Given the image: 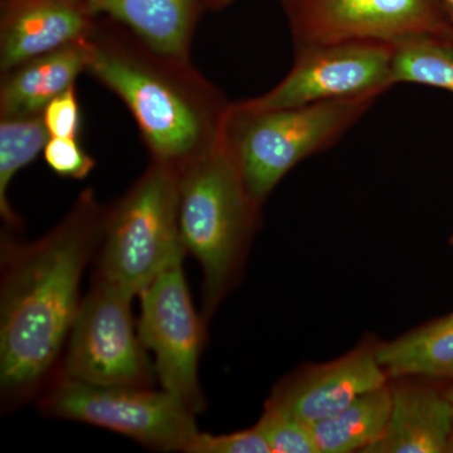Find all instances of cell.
<instances>
[{
  "mask_svg": "<svg viewBox=\"0 0 453 453\" xmlns=\"http://www.w3.org/2000/svg\"><path fill=\"white\" fill-rule=\"evenodd\" d=\"M107 208L85 189L35 242L3 240L0 388L8 404L37 395L61 356L79 311L80 283L100 249Z\"/></svg>",
  "mask_w": 453,
  "mask_h": 453,
  "instance_id": "6da1fadb",
  "label": "cell"
},
{
  "mask_svg": "<svg viewBox=\"0 0 453 453\" xmlns=\"http://www.w3.org/2000/svg\"><path fill=\"white\" fill-rule=\"evenodd\" d=\"M88 42V73L129 109L151 160L179 172L219 145L231 104L189 58L157 52L110 18Z\"/></svg>",
  "mask_w": 453,
  "mask_h": 453,
  "instance_id": "7a4b0ae2",
  "label": "cell"
},
{
  "mask_svg": "<svg viewBox=\"0 0 453 453\" xmlns=\"http://www.w3.org/2000/svg\"><path fill=\"white\" fill-rule=\"evenodd\" d=\"M179 225L186 251L203 271V319L237 282L261 207L222 142L179 170Z\"/></svg>",
  "mask_w": 453,
  "mask_h": 453,
  "instance_id": "3957f363",
  "label": "cell"
},
{
  "mask_svg": "<svg viewBox=\"0 0 453 453\" xmlns=\"http://www.w3.org/2000/svg\"><path fill=\"white\" fill-rule=\"evenodd\" d=\"M380 96L344 98L288 109L231 104L222 139L250 196L262 207L288 173L336 144Z\"/></svg>",
  "mask_w": 453,
  "mask_h": 453,
  "instance_id": "277c9868",
  "label": "cell"
},
{
  "mask_svg": "<svg viewBox=\"0 0 453 453\" xmlns=\"http://www.w3.org/2000/svg\"><path fill=\"white\" fill-rule=\"evenodd\" d=\"M179 225V178L151 160L115 204L107 208L95 279L127 294L142 291L186 255Z\"/></svg>",
  "mask_w": 453,
  "mask_h": 453,
  "instance_id": "5b68a950",
  "label": "cell"
},
{
  "mask_svg": "<svg viewBox=\"0 0 453 453\" xmlns=\"http://www.w3.org/2000/svg\"><path fill=\"white\" fill-rule=\"evenodd\" d=\"M52 418L88 423L162 452H186L198 434L195 411L166 390L101 387L58 374L41 396Z\"/></svg>",
  "mask_w": 453,
  "mask_h": 453,
  "instance_id": "8992f818",
  "label": "cell"
},
{
  "mask_svg": "<svg viewBox=\"0 0 453 453\" xmlns=\"http://www.w3.org/2000/svg\"><path fill=\"white\" fill-rule=\"evenodd\" d=\"M133 297L94 279L71 327L59 374L94 386L153 388L155 371L135 330Z\"/></svg>",
  "mask_w": 453,
  "mask_h": 453,
  "instance_id": "52a82bcc",
  "label": "cell"
},
{
  "mask_svg": "<svg viewBox=\"0 0 453 453\" xmlns=\"http://www.w3.org/2000/svg\"><path fill=\"white\" fill-rule=\"evenodd\" d=\"M295 49L339 42H401L438 35L453 42L442 0H280Z\"/></svg>",
  "mask_w": 453,
  "mask_h": 453,
  "instance_id": "ba28073f",
  "label": "cell"
},
{
  "mask_svg": "<svg viewBox=\"0 0 453 453\" xmlns=\"http://www.w3.org/2000/svg\"><path fill=\"white\" fill-rule=\"evenodd\" d=\"M395 46L354 41L295 49L291 70L266 94L241 101L256 110L288 109L362 96H380L393 82Z\"/></svg>",
  "mask_w": 453,
  "mask_h": 453,
  "instance_id": "9c48e42d",
  "label": "cell"
},
{
  "mask_svg": "<svg viewBox=\"0 0 453 453\" xmlns=\"http://www.w3.org/2000/svg\"><path fill=\"white\" fill-rule=\"evenodd\" d=\"M140 297L139 335L154 354L155 375L198 414L205 405L198 375L205 320L196 312L181 265L157 276Z\"/></svg>",
  "mask_w": 453,
  "mask_h": 453,
  "instance_id": "30bf717a",
  "label": "cell"
},
{
  "mask_svg": "<svg viewBox=\"0 0 453 453\" xmlns=\"http://www.w3.org/2000/svg\"><path fill=\"white\" fill-rule=\"evenodd\" d=\"M377 342L366 339L338 359L297 369L277 383L265 408L309 426L339 413L357 396L388 383Z\"/></svg>",
  "mask_w": 453,
  "mask_h": 453,
  "instance_id": "8fae6325",
  "label": "cell"
},
{
  "mask_svg": "<svg viewBox=\"0 0 453 453\" xmlns=\"http://www.w3.org/2000/svg\"><path fill=\"white\" fill-rule=\"evenodd\" d=\"M96 17L88 0H3L0 71L85 40Z\"/></svg>",
  "mask_w": 453,
  "mask_h": 453,
  "instance_id": "7c38bea8",
  "label": "cell"
},
{
  "mask_svg": "<svg viewBox=\"0 0 453 453\" xmlns=\"http://www.w3.org/2000/svg\"><path fill=\"white\" fill-rule=\"evenodd\" d=\"M392 411L383 437L365 453H447L453 432V405L445 384L389 380Z\"/></svg>",
  "mask_w": 453,
  "mask_h": 453,
  "instance_id": "4fadbf2b",
  "label": "cell"
},
{
  "mask_svg": "<svg viewBox=\"0 0 453 453\" xmlns=\"http://www.w3.org/2000/svg\"><path fill=\"white\" fill-rule=\"evenodd\" d=\"M89 52L88 37L3 73L0 118L43 113L50 101L76 85L80 74L88 73Z\"/></svg>",
  "mask_w": 453,
  "mask_h": 453,
  "instance_id": "5bb4252c",
  "label": "cell"
},
{
  "mask_svg": "<svg viewBox=\"0 0 453 453\" xmlns=\"http://www.w3.org/2000/svg\"><path fill=\"white\" fill-rule=\"evenodd\" d=\"M96 16L104 14L164 55L189 58L190 44L203 0H88Z\"/></svg>",
  "mask_w": 453,
  "mask_h": 453,
  "instance_id": "9a60e30c",
  "label": "cell"
},
{
  "mask_svg": "<svg viewBox=\"0 0 453 453\" xmlns=\"http://www.w3.org/2000/svg\"><path fill=\"white\" fill-rule=\"evenodd\" d=\"M377 357L389 380L453 384V312L392 342H378Z\"/></svg>",
  "mask_w": 453,
  "mask_h": 453,
  "instance_id": "2e32d148",
  "label": "cell"
},
{
  "mask_svg": "<svg viewBox=\"0 0 453 453\" xmlns=\"http://www.w3.org/2000/svg\"><path fill=\"white\" fill-rule=\"evenodd\" d=\"M392 411L390 384L369 390L344 410L309 427L319 453H365L383 437Z\"/></svg>",
  "mask_w": 453,
  "mask_h": 453,
  "instance_id": "e0dca14e",
  "label": "cell"
},
{
  "mask_svg": "<svg viewBox=\"0 0 453 453\" xmlns=\"http://www.w3.org/2000/svg\"><path fill=\"white\" fill-rule=\"evenodd\" d=\"M50 139L43 113L0 118V214L8 226L19 225L8 201L9 186L17 173L44 150Z\"/></svg>",
  "mask_w": 453,
  "mask_h": 453,
  "instance_id": "ac0fdd59",
  "label": "cell"
},
{
  "mask_svg": "<svg viewBox=\"0 0 453 453\" xmlns=\"http://www.w3.org/2000/svg\"><path fill=\"white\" fill-rule=\"evenodd\" d=\"M393 82L431 86L453 94V42L422 35L395 44Z\"/></svg>",
  "mask_w": 453,
  "mask_h": 453,
  "instance_id": "d6986e66",
  "label": "cell"
},
{
  "mask_svg": "<svg viewBox=\"0 0 453 453\" xmlns=\"http://www.w3.org/2000/svg\"><path fill=\"white\" fill-rule=\"evenodd\" d=\"M256 426L270 446L271 453H319L309 425L288 414L265 408Z\"/></svg>",
  "mask_w": 453,
  "mask_h": 453,
  "instance_id": "ffe728a7",
  "label": "cell"
},
{
  "mask_svg": "<svg viewBox=\"0 0 453 453\" xmlns=\"http://www.w3.org/2000/svg\"><path fill=\"white\" fill-rule=\"evenodd\" d=\"M187 453H271L270 446L257 426L226 434L198 432L190 441Z\"/></svg>",
  "mask_w": 453,
  "mask_h": 453,
  "instance_id": "44dd1931",
  "label": "cell"
},
{
  "mask_svg": "<svg viewBox=\"0 0 453 453\" xmlns=\"http://www.w3.org/2000/svg\"><path fill=\"white\" fill-rule=\"evenodd\" d=\"M43 157L57 175L77 180L88 177L96 165L77 139L50 138L44 148Z\"/></svg>",
  "mask_w": 453,
  "mask_h": 453,
  "instance_id": "7402d4cb",
  "label": "cell"
},
{
  "mask_svg": "<svg viewBox=\"0 0 453 453\" xmlns=\"http://www.w3.org/2000/svg\"><path fill=\"white\" fill-rule=\"evenodd\" d=\"M50 138L77 139L81 125L76 85L50 101L43 111Z\"/></svg>",
  "mask_w": 453,
  "mask_h": 453,
  "instance_id": "603a6c76",
  "label": "cell"
},
{
  "mask_svg": "<svg viewBox=\"0 0 453 453\" xmlns=\"http://www.w3.org/2000/svg\"><path fill=\"white\" fill-rule=\"evenodd\" d=\"M234 0H203V4H204L205 9H214V11H219V9L226 8V5L231 4Z\"/></svg>",
  "mask_w": 453,
  "mask_h": 453,
  "instance_id": "cb8c5ba5",
  "label": "cell"
},
{
  "mask_svg": "<svg viewBox=\"0 0 453 453\" xmlns=\"http://www.w3.org/2000/svg\"><path fill=\"white\" fill-rule=\"evenodd\" d=\"M445 393L453 405V384H447V386H445Z\"/></svg>",
  "mask_w": 453,
  "mask_h": 453,
  "instance_id": "d4e9b609",
  "label": "cell"
},
{
  "mask_svg": "<svg viewBox=\"0 0 453 453\" xmlns=\"http://www.w3.org/2000/svg\"><path fill=\"white\" fill-rule=\"evenodd\" d=\"M443 5H445L449 13L451 14L453 18V0H442Z\"/></svg>",
  "mask_w": 453,
  "mask_h": 453,
  "instance_id": "484cf974",
  "label": "cell"
},
{
  "mask_svg": "<svg viewBox=\"0 0 453 453\" xmlns=\"http://www.w3.org/2000/svg\"><path fill=\"white\" fill-rule=\"evenodd\" d=\"M447 453H453V432L451 441H449V451H447Z\"/></svg>",
  "mask_w": 453,
  "mask_h": 453,
  "instance_id": "4316f807",
  "label": "cell"
},
{
  "mask_svg": "<svg viewBox=\"0 0 453 453\" xmlns=\"http://www.w3.org/2000/svg\"><path fill=\"white\" fill-rule=\"evenodd\" d=\"M449 244L453 247V234L449 237Z\"/></svg>",
  "mask_w": 453,
  "mask_h": 453,
  "instance_id": "83f0119b",
  "label": "cell"
}]
</instances>
